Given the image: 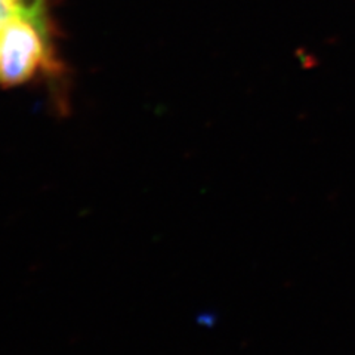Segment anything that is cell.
I'll return each mask as SVG.
<instances>
[{
  "instance_id": "1",
  "label": "cell",
  "mask_w": 355,
  "mask_h": 355,
  "mask_svg": "<svg viewBox=\"0 0 355 355\" xmlns=\"http://www.w3.org/2000/svg\"><path fill=\"white\" fill-rule=\"evenodd\" d=\"M48 64L46 26L19 15L0 26V85L26 83Z\"/></svg>"
},
{
  "instance_id": "2",
  "label": "cell",
  "mask_w": 355,
  "mask_h": 355,
  "mask_svg": "<svg viewBox=\"0 0 355 355\" xmlns=\"http://www.w3.org/2000/svg\"><path fill=\"white\" fill-rule=\"evenodd\" d=\"M2 2L15 15L44 24V0H2Z\"/></svg>"
},
{
  "instance_id": "3",
  "label": "cell",
  "mask_w": 355,
  "mask_h": 355,
  "mask_svg": "<svg viewBox=\"0 0 355 355\" xmlns=\"http://www.w3.org/2000/svg\"><path fill=\"white\" fill-rule=\"evenodd\" d=\"M14 15H15V14L12 12V10H10V9L2 2V0H0V26H2L5 21H8L10 17H14Z\"/></svg>"
}]
</instances>
